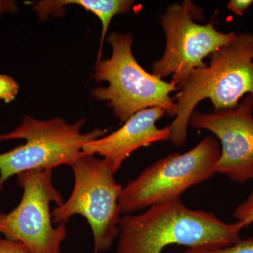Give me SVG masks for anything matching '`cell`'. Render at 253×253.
I'll return each mask as SVG.
<instances>
[{
    "label": "cell",
    "instance_id": "6da1fadb",
    "mask_svg": "<svg viewBox=\"0 0 253 253\" xmlns=\"http://www.w3.org/2000/svg\"><path fill=\"white\" fill-rule=\"evenodd\" d=\"M243 223H226L208 211L189 209L180 199L151 206L119 224L115 253H162L170 245L189 248L230 246L239 241Z\"/></svg>",
    "mask_w": 253,
    "mask_h": 253
},
{
    "label": "cell",
    "instance_id": "7a4b0ae2",
    "mask_svg": "<svg viewBox=\"0 0 253 253\" xmlns=\"http://www.w3.org/2000/svg\"><path fill=\"white\" fill-rule=\"evenodd\" d=\"M211 63L190 75L176 101L175 118L169 128L176 147L185 143L189 120L201 101L210 99L214 111L232 109L246 95L253 96V35L237 34L230 45L211 56Z\"/></svg>",
    "mask_w": 253,
    "mask_h": 253
},
{
    "label": "cell",
    "instance_id": "3957f363",
    "mask_svg": "<svg viewBox=\"0 0 253 253\" xmlns=\"http://www.w3.org/2000/svg\"><path fill=\"white\" fill-rule=\"evenodd\" d=\"M107 41L112 55L110 59L96 61L94 79L108 82L109 85L96 88L91 95L109 101L115 116L122 122L149 108H161L171 117L175 116L177 107L169 94L179 88L141 67L131 51V35L112 33Z\"/></svg>",
    "mask_w": 253,
    "mask_h": 253
},
{
    "label": "cell",
    "instance_id": "277c9868",
    "mask_svg": "<svg viewBox=\"0 0 253 253\" xmlns=\"http://www.w3.org/2000/svg\"><path fill=\"white\" fill-rule=\"evenodd\" d=\"M85 120L68 124L63 118L39 121L25 116L14 131L0 134V141L23 139L26 143L0 154V192L13 176L32 170H53L71 166L84 154L83 148L89 141L102 137L107 129L95 128L82 134Z\"/></svg>",
    "mask_w": 253,
    "mask_h": 253
},
{
    "label": "cell",
    "instance_id": "5b68a950",
    "mask_svg": "<svg viewBox=\"0 0 253 253\" xmlns=\"http://www.w3.org/2000/svg\"><path fill=\"white\" fill-rule=\"evenodd\" d=\"M75 183L67 201L51 211L53 224H66L78 214L85 218L94 238V253L108 251L119 235L123 189L109 163L83 154L72 166Z\"/></svg>",
    "mask_w": 253,
    "mask_h": 253
},
{
    "label": "cell",
    "instance_id": "8992f818",
    "mask_svg": "<svg viewBox=\"0 0 253 253\" xmlns=\"http://www.w3.org/2000/svg\"><path fill=\"white\" fill-rule=\"evenodd\" d=\"M220 154L217 139L209 136L184 154L175 153L153 163L123 187L119 199L121 213L180 199L186 190L215 174Z\"/></svg>",
    "mask_w": 253,
    "mask_h": 253
},
{
    "label": "cell",
    "instance_id": "52a82bcc",
    "mask_svg": "<svg viewBox=\"0 0 253 253\" xmlns=\"http://www.w3.org/2000/svg\"><path fill=\"white\" fill-rule=\"evenodd\" d=\"M204 18V11L191 1L169 5L160 16L166 37L161 59L154 63L152 74L163 78L172 76L171 83L180 89L193 71L206 67L205 58L230 45L236 32L217 31L213 19L206 24L196 22Z\"/></svg>",
    "mask_w": 253,
    "mask_h": 253
},
{
    "label": "cell",
    "instance_id": "ba28073f",
    "mask_svg": "<svg viewBox=\"0 0 253 253\" xmlns=\"http://www.w3.org/2000/svg\"><path fill=\"white\" fill-rule=\"evenodd\" d=\"M22 199L9 212H0V234L19 241L34 253H61L67 236L66 224L53 226L51 203L64 201L53 184L52 170H32L17 176Z\"/></svg>",
    "mask_w": 253,
    "mask_h": 253
},
{
    "label": "cell",
    "instance_id": "9c48e42d",
    "mask_svg": "<svg viewBox=\"0 0 253 253\" xmlns=\"http://www.w3.org/2000/svg\"><path fill=\"white\" fill-rule=\"evenodd\" d=\"M189 126L217 136L221 154L214 172L245 184L253 179V96L246 95L232 109L201 113L194 111Z\"/></svg>",
    "mask_w": 253,
    "mask_h": 253
},
{
    "label": "cell",
    "instance_id": "30bf717a",
    "mask_svg": "<svg viewBox=\"0 0 253 253\" xmlns=\"http://www.w3.org/2000/svg\"><path fill=\"white\" fill-rule=\"evenodd\" d=\"M165 113L164 110L158 107L141 110L118 130L86 143L83 146V153L103 156L116 174L123 163L136 150L170 139L169 126L159 129L156 125Z\"/></svg>",
    "mask_w": 253,
    "mask_h": 253
},
{
    "label": "cell",
    "instance_id": "8fae6325",
    "mask_svg": "<svg viewBox=\"0 0 253 253\" xmlns=\"http://www.w3.org/2000/svg\"><path fill=\"white\" fill-rule=\"evenodd\" d=\"M77 4L86 11L96 15L102 23L101 43L97 61L101 59L102 46L111 20L116 15L129 12L134 4L130 0H60L43 1L37 3L34 9L41 17H46L50 14H56L65 5Z\"/></svg>",
    "mask_w": 253,
    "mask_h": 253
},
{
    "label": "cell",
    "instance_id": "7c38bea8",
    "mask_svg": "<svg viewBox=\"0 0 253 253\" xmlns=\"http://www.w3.org/2000/svg\"><path fill=\"white\" fill-rule=\"evenodd\" d=\"M182 253H253V238L240 239L230 246H202V247L189 248Z\"/></svg>",
    "mask_w": 253,
    "mask_h": 253
},
{
    "label": "cell",
    "instance_id": "4fadbf2b",
    "mask_svg": "<svg viewBox=\"0 0 253 253\" xmlns=\"http://www.w3.org/2000/svg\"><path fill=\"white\" fill-rule=\"evenodd\" d=\"M234 217L245 226L253 223V186L252 191L246 201L237 206L234 212Z\"/></svg>",
    "mask_w": 253,
    "mask_h": 253
},
{
    "label": "cell",
    "instance_id": "5bb4252c",
    "mask_svg": "<svg viewBox=\"0 0 253 253\" xmlns=\"http://www.w3.org/2000/svg\"><path fill=\"white\" fill-rule=\"evenodd\" d=\"M19 86L12 78L6 75H0V100L10 103L18 94Z\"/></svg>",
    "mask_w": 253,
    "mask_h": 253
},
{
    "label": "cell",
    "instance_id": "9a60e30c",
    "mask_svg": "<svg viewBox=\"0 0 253 253\" xmlns=\"http://www.w3.org/2000/svg\"><path fill=\"white\" fill-rule=\"evenodd\" d=\"M0 253H34L19 241L0 238Z\"/></svg>",
    "mask_w": 253,
    "mask_h": 253
},
{
    "label": "cell",
    "instance_id": "2e32d148",
    "mask_svg": "<svg viewBox=\"0 0 253 253\" xmlns=\"http://www.w3.org/2000/svg\"><path fill=\"white\" fill-rule=\"evenodd\" d=\"M253 4V0H231L227 8L238 16H243L244 13Z\"/></svg>",
    "mask_w": 253,
    "mask_h": 253
}]
</instances>
